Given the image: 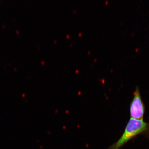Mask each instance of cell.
<instances>
[{
    "label": "cell",
    "mask_w": 149,
    "mask_h": 149,
    "mask_svg": "<svg viewBox=\"0 0 149 149\" xmlns=\"http://www.w3.org/2000/svg\"><path fill=\"white\" fill-rule=\"evenodd\" d=\"M149 129V124L143 120L130 118L119 140L107 149H120L128 141Z\"/></svg>",
    "instance_id": "1"
},
{
    "label": "cell",
    "mask_w": 149,
    "mask_h": 149,
    "mask_svg": "<svg viewBox=\"0 0 149 149\" xmlns=\"http://www.w3.org/2000/svg\"><path fill=\"white\" fill-rule=\"evenodd\" d=\"M145 110V105L141 98L140 89L139 86H137L130 104V117L137 120H143Z\"/></svg>",
    "instance_id": "2"
}]
</instances>
